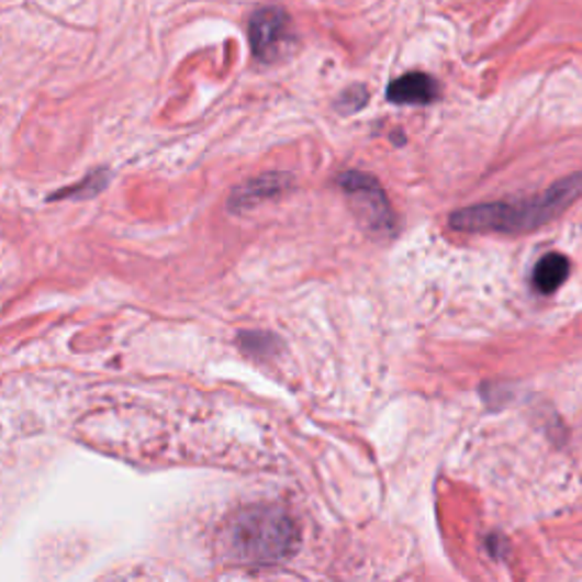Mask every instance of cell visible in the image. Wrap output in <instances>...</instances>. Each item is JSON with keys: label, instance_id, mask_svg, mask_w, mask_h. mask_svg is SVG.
<instances>
[{"label": "cell", "instance_id": "cell-4", "mask_svg": "<svg viewBox=\"0 0 582 582\" xmlns=\"http://www.w3.org/2000/svg\"><path fill=\"white\" fill-rule=\"evenodd\" d=\"M289 35V16L280 8H262L250 16L248 37L253 55L262 61L276 57L278 48Z\"/></svg>", "mask_w": 582, "mask_h": 582}, {"label": "cell", "instance_id": "cell-1", "mask_svg": "<svg viewBox=\"0 0 582 582\" xmlns=\"http://www.w3.org/2000/svg\"><path fill=\"white\" fill-rule=\"evenodd\" d=\"M299 526L291 514L273 505L239 510L223 526L219 548L237 564H273L296 551Z\"/></svg>", "mask_w": 582, "mask_h": 582}, {"label": "cell", "instance_id": "cell-5", "mask_svg": "<svg viewBox=\"0 0 582 582\" xmlns=\"http://www.w3.org/2000/svg\"><path fill=\"white\" fill-rule=\"evenodd\" d=\"M289 187H291L289 174H265L260 178H253L231 193V210L233 212L250 210L265 201L282 197Z\"/></svg>", "mask_w": 582, "mask_h": 582}, {"label": "cell", "instance_id": "cell-3", "mask_svg": "<svg viewBox=\"0 0 582 582\" xmlns=\"http://www.w3.org/2000/svg\"><path fill=\"white\" fill-rule=\"evenodd\" d=\"M337 184L367 233L376 237H392L396 233V216L390 199H387L382 184L373 176L362 171H346L337 178Z\"/></svg>", "mask_w": 582, "mask_h": 582}, {"label": "cell", "instance_id": "cell-9", "mask_svg": "<svg viewBox=\"0 0 582 582\" xmlns=\"http://www.w3.org/2000/svg\"><path fill=\"white\" fill-rule=\"evenodd\" d=\"M105 184H108V171H96L89 178H85L78 187H69V189H64V191H57L53 199H64V197L89 199V197H93V193H99Z\"/></svg>", "mask_w": 582, "mask_h": 582}, {"label": "cell", "instance_id": "cell-7", "mask_svg": "<svg viewBox=\"0 0 582 582\" xmlns=\"http://www.w3.org/2000/svg\"><path fill=\"white\" fill-rule=\"evenodd\" d=\"M569 271H571V265L564 255L548 253L535 267L533 287L539 291V294H553V291H558L564 284V280L569 278Z\"/></svg>", "mask_w": 582, "mask_h": 582}, {"label": "cell", "instance_id": "cell-2", "mask_svg": "<svg viewBox=\"0 0 582 582\" xmlns=\"http://www.w3.org/2000/svg\"><path fill=\"white\" fill-rule=\"evenodd\" d=\"M580 191L582 178H569L533 199L465 208L450 214V228L460 233H528L564 212Z\"/></svg>", "mask_w": 582, "mask_h": 582}, {"label": "cell", "instance_id": "cell-8", "mask_svg": "<svg viewBox=\"0 0 582 582\" xmlns=\"http://www.w3.org/2000/svg\"><path fill=\"white\" fill-rule=\"evenodd\" d=\"M242 350L248 352L250 358H269V355L276 352L278 339L269 333H244L239 335Z\"/></svg>", "mask_w": 582, "mask_h": 582}, {"label": "cell", "instance_id": "cell-6", "mask_svg": "<svg viewBox=\"0 0 582 582\" xmlns=\"http://www.w3.org/2000/svg\"><path fill=\"white\" fill-rule=\"evenodd\" d=\"M439 96V85L435 78L422 71L405 74L387 89V99L396 105H428Z\"/></svg>", "mask_w": 582, "mask_h": 582}, {"label": "cell", "instance_id": "cell-10", "mask_svg": "<svg viewBox=\"0 0 582 582\" xmlns=\"http://www.w3.org/2000/svg\"><path fill=\"white\" fill-rule=\"evenodd\" d=\"M365 103H367V89H365V87H352V89H348V91L342 96L339 103H337V108H339L342 112H358Z\"/></svg>", "mask_w": 582, "mask_h": 582}]
</instances>
